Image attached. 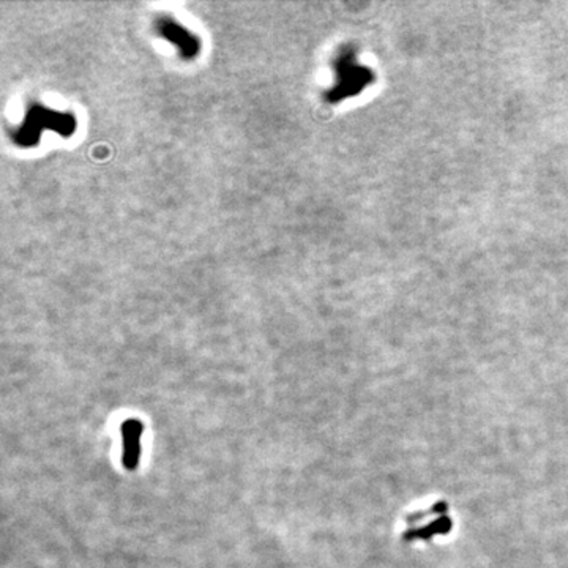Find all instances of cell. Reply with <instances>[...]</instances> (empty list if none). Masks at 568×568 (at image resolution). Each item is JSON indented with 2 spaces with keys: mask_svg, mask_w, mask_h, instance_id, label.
<instances>
[{
  "mask_svg": "<svg viewBox=\"0 0 568 568\" xmlns=\"http://www.w3.org/2000/svg\"><path fill=\"white\" fill-rule=\"evenodd\" d=\"M452 529V521L450 518L447 516V510L441 512L434 519H431L430 523H426L425 526H417L410 527L406 534V540L410 542V540H431L437 534H447L448 530Z\"/></svg>",
  "mask_w": 568,
  "mask_h": 568,
  "instance_id": "3",
  "label": "cell"
},
{
  "mask_svg": "<svg viewBox=\"0 0 568 568\" xmlns=\"http://www.w3.org/2000/svg\"><path fill=\"white\" fill-rule=\"evenodd\" d=\"M144 425L139 420H127L122 423V464L128 472H134L140 461V439H143Z\"/></svg>",
  "mask_w": 568,
  "mask_h": 568,
  "instance_id": "1",
  "label": "cell"
},
{
  "mask_svg": "<svg viewBox=\"0 0 568 568\" xmlns=\"http://www.w3.org/2000/svg\"><path fill=\"white\" fill-rule=\"evenodd\" d=\"M158 30L161 35L167 38V40L176 43V45L178 46V50H180L182 52V56L185 59H191L198 54V50H199L198 40L189 35L185 29H182L180 24L172 23V21L169 19H163L158 24Z\"/></svg>",
  "mask_w": 568,
  "mask_h": 568,
  "instance_id": "2",
  "label": "cell"
}]
</instances>
